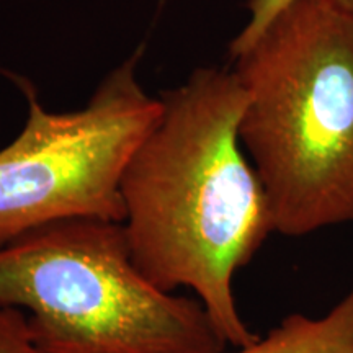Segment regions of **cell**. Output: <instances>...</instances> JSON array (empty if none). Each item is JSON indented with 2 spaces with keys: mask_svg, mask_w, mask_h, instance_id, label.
<instances>
[{
  "mask_svg": "<svg viewBox=\"0 0 353 353\" xmlns=\"http://www.w3.org/2000/svg\"><path fill=\"white\" fill-rule=\"evenodd\" d=\"M0 307L25 312L41 353H226L198 298L132 259L123 223L69 219L0 247Z\"/></svg>",
  "mask_w": 353,
  "mask_h": 353,
  "instance_id": "3957f363",
  "label": "cell"
},
{
  "mask_svg": "<svg viewBox=\"0 0 353 353\" xmlns=\"http://www.w3.org/2000/svg\"><path fill=\"white\" fill-rule=\"evenodd\" d=\"M141 51L76 112H48L34 88L17 79L28 118L0 151V247L59 221H125L123 176L162 114L161 99L138 81Z\"/></svg>",
  "mask_w": 353,
  "mask_h": 353,
  "instance_id": "277c9868",
  "label": "cell"
},
{
  "mask_svg": "<svg viewBox=\"0 0 353 353\" xmlns=\"http://www.w3.org/2000/svg\"><path fill=\"white\" fill-rule=\"evenodd\" d=\"M232 61L275 232L353 223V20L332 0H291Z\"/></svg>",
  "mask_w": 353,
  "mask_h": 353,
  "instance_id": "7a4b0ae2",
  "label": "cell"
},
{
  "mask_svg": "<svg viewBox=\"0 0 353 353\" xmlns=\"http://www.w3.org/2000/svg\"><path fill=\"white\" fill-rule=\"evenodd\" d=\"M162 114L123 176L132 259L159 288H188L234 348L259 339L234 276L272 232L267 193L241 144L247 95L234 70L198 68L159 97Z\"/></svg>",
  "mask_w": 353,
  "mask_h": 353,
  "instance_id": "6da1fadb",
  "label": "cell"
},
{
  "mask_svg": "<svg viewBox=\"0 0 353 353\" xmlns=\"http://www.w3.org/2000/svg\"><path fill=\"white\" fill-rule=\"evenodd\" d=\"M0 353H41L33 343L23 311L0 307Z\"/></svg>",
  "mask_w": 353,
  "mask_h": 353,
  "instance_id": "52a82bcc",
  "label": "cell"
},
{
  "mask_svg": "<svg viewBox=\"0 0 353 353\" xmlns=\"http://www.w3.org/2000/svg\"><path fill=\"white\" fill-rule=\"evenodd\" d=\"M335 6H339L348 17L353 20V0H332Z\"/></svg>",
  "mask_w": 353,
  "mask_h": 353,
  "instance_id": "ba28073f",
  "label": "cell"
},
{
  "mask_svg": "<svg viewBox=\"0 0 353 353\" xmlns=\"http://www.w3.org/2000/svg\"><path fill=\"white\" fill-rule=\"evenodd\" d=\"M288 2H291V0H249L247 2L249 20L229 44V56H237L250 43H254L255 38L263 32L265 26L270 23L273 17Z\"/></svg>",
  "mask_w": 353,
  "mask_h": 353,
  "instance_id": "8992f818",
  "label": "cell"
},
{
  "mask_svg": "<svg viewBox=\"0 0 353 353\" xmlns=\"http://www.w3.org/2000/svg\"><path fill=\"white\" fill-rule=\"evenodd\" d=\"M232 353H353V288L327 314H291Z\"/></svg>",
  "mask_w": 353,
  "mask_h": 353,
  "instance_id": "5b68a950",
  "label": "cell"
}]
</instances>
